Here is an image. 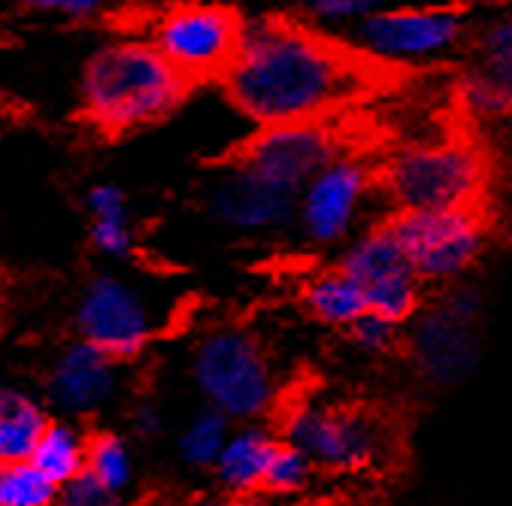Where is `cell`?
<instances>
[{
    "instance_id": "6da1fadb",
    "label": "cell",
    "mask_w": 512,
    "mask_h": 506,
    "mask_svg": "<svg viewBox=\"0 0 512 506\" xmlns=\"http://www.w3.org/2000/svg\"><path fill=\"white\" fill-rule=\"evenodd\" d=\"M428 67L364 52L343 34L273 13L246 22L243 43L222 76L231 107L255 128L319 122L367 110L422 82Z\"/></svg>"
},
{
    "instance_id": "7a4b0ae2",
    "label": "cell",
    "mask_w": 512,
    "mask_h": 506,
    "mask_svg": "<svg viewBox=\"0 0 512 506\" xmlns=\"http://www.w3.org/2000/svg\"><path fill=\"white\" fill-rule=\"evenodd\" d=\"M185 94L188 82L143 34L97 43L76 79L79 116L104 137H125L170 119Z\"/></svg>"
},
{
    "instance_id": "3957f363",
    "label": "cell",
    "mask_w": 512,
    "mask_h": 506,
    "mask_svg": "<svg viewBox=\"0 0 512 506\" xmlns=\"http://www.w3.org/2000/svg\"><path fill=\"white\" fill-rule=\"evenodd\" d=\"M491 182L494 152L464 119L437 137L394 143L376 158V191L394 213L488 207Z\"/></svg>"
},
{
    "instance_id": "277c9868",
    "label": "cell",
    "mask_w": 512,
    "mask_h": 506,
    "mask_svg": "<svg viewBox=\"0 0 512 506\" xmlns=\"http://www.w3.org/2000/svg\"><path fill=\"white\" fill-rule=\"evenodd\" d=\"M376 146L379 128L364 110H358L337 119L255 128L231 164L297 197L300 188L331 161L349 152H376Z\"/></svg>"
},
{
    "instance_id": "5b68a950",
    "label": "cell",
    "mask_w": 512,
    "mask_h": 506,
    "mask_svg": "<svg viewBox=\"0 0 512 506\" xmlns=\"http://www.w3.org/2000/svg\"><path fill=\"white\" fill-rule=\"evenodd\" d=\"M285 443L297 446L316 467L361 473L391 461L397 437L391 422L367 407L331 400H300L282 422Z\"/></svg>"
},
{
    "instance_id": "8992f818",
    "label": "cell",
    "mask_w": 512,
    "mask_h": 506,
    "mask_svg": "<svg viewBox=\"0 0 512 506\" xmlns=\"http://www.w3.org/2000/svg\"><path fill=\"white\" fill-rule=\"evenodd\" d=\"M246 22L234 7L216 0H176L161 7L143 37L188 82H222L246 34Z\"/></svg>"
},
{
    "instance_id": "52a82bcc",
    "label": "cell",
    "mask_w": 512,
    "mask_h": 506,
    "mask_svg": "<svg viewBox=\"0 0 512 506\" xmlns=\"http://www.w3.org/2000/svg\"><path fill=\"white\" fill-rule=\"evenodd\" d=\"M194 382L207 407L228 419L252 422L276 400V373L255 334L246 328H216L203 337L191 361Z\"/></svg>"
},
{
    "instance_id": "ba28073f",
    "label": "cell",
    "mask_w": 512,
    "mask_h": 506,
    "mask_svg": "<svg viewBox=\"0 0 512 506\" xmlns=\"http://www.w3.org/2000/svg\"><path fill=\"white\" fill-rule=\"evenodd\" d=\"M385 225L394 234L409 267L428 285H452L467 276L479 264L491 240L488 207L413 213L391 210Z\"/></svg>"
},
{
    "instance_id": "9c48e42d",
    "label": "cell",
    "mask_w": 512,
    "mask_h": 506,
    "mask_svg": "<svg viewBox=\"0 0 512 506\" xmlns=\"http://www.w3.org/2000/svg\"><path fill=\"white\" fill-rule=\"evenodd\" d=\"M479 0H431V4H394L352 22L343 37L370 55L419 64L473 34V10Z\"/></svg>"
},
{
    "instance_id": "30bf717a",
    "label": "cell",
    "mask_w": 512,
    "mask_h": 506,
    "mask_svg": "<svg viewBox=\"0 0 512 506\" xmlns=\"http://www.w3.org/2000/svg\"><path fill=\"white\" fill-rule=\"evenodd\" d=\"M73 322L79 340L116 361L143 355L158 331V313L146 291L119 273H97L85 282Z\"/></svg>"
},
{
    "instance_id": "8fae6325",
    "label": "cell",
    "mask_w": 512,
    "mask_h": 506,
    "mask_svg": "<svg viewBox=\"0 0 512 506\" xmlns=\"http://www.w3.org/2000/svg\"><path fill=\"white\" fill-rule=\"evenodd\" d=\"M376 191V152H349L322 167L297 194L294 219L306 240L331 246L349 237Z\"/></svg>"
},
{
    "instance_id": "7c38bea8",
    "label": "cell",
    "mask_w": 512,
    "mask_h": 506,
    "mask_svg": "<svg viewBox=\"0 0 512 506\" xmlns=\"http://www.w3.org/2000/svg\"><path fill=\"white\" fill-rule=\"evenodd\" d=\"M479 313L482 297L473 285H455L431 310H422L413 319L409 349L416 367L431 382H458L476 364L479 352Z\"/></svg>"
},
{
    "instance_id": "4fadbf2b",
    "label": "cell",
    "mask_w": 512,
    "mask_h": 506,
    "mask_svg": "<svg viewBox=\"0 0 512 506\" xmlns=\"http://www.w3.org/2000/svg\"><path fill=\"white\" fill-rule=\"evenodd\" d=\"M364 291L367 313H376L394 325H409L422 313V279L409 267L385 219L352 240L337 264Z\"/></svg>"
},
{
    "instance_id": "5bb4252c",
    "label": "cell",
    "mask_w": 512,
    "mask_h": 506,
    "mask_svg": "<svg viewBox=\"0 0 512 506\" xmlns=\"http://www.w3.org/2000/svg\"><path fill=\"white\" fill-rule=\"evenodd\" d=\"M297 197L285 194L255 173L231 164L203 197L207 216L237 234H267L279 231L294 219Z\"/></svg>"
},
{
    "instance_id": "9a60e30c",
    "label": "cell",
    "mask_w": 512,
    "mask_h": 506,
    "mask_svg": "<svg viewBox=\"0 0 512 506\" xmlns=\"http://www.w3.org/2000/svg\"><path fill=\"white\" fill-rule=\"evenodd\" d=\"M116 391L119 361L85 340L64 346L49 367V400L67 416H88L107 407Z\"/></svg>"
},
{
    "instance_id": "2e32d148",
    "label": "cell",
    "mask_w": 512,
    "mask_h": 506,
    "mask_svg": "<svg viewBox=\"0 0 512 506\" xmlns=\"http://www.w3.org/2000/svg\"><path fill=\"white\" fill-rule=\"evenodd\" d=\"M452 116L464 122H497L512 119V58L509 55H479L455 67L449 82Z\"/></svg>"
},
{
    "instance_id": "e0dca14e",
    "label": "cell",
    "mask_w": 512,
    "mask_h": 506,
    "mask_svg": "<svg viewBox=\"0 0 512 506\" xmlns=\"http://www.w3.org/2000/svg\"><path fill=\"white\" fill-rule=\"evenodd\" d=\"M279 440H273L258 425H243L231 431L213 470L228 494H255L264 488V476Z\"/></svg>"
},
{
    "instance_id": "ac0fdd59",
    "label": "cell",
    "mask_w": 512,
    "mask_h": 506,
    "mask_svg": "<svg viewBox=\"0 0 512 506\" xmlns=\"http://www.w3.org/2000/svg\"><path fill=\"white\" fill-rule=\"evenodd\" d=\"M88 240L107 258H128L137 246L128 197L116 182H97L85 194Z\"/></svg>"
},
{
    "instance_id": "d6986e66",
    "label": "cell",
    "mask_w": 512,
    "mask_h": 506,
    "mask_svg": "<svg viewBox=\"0 0 512 506\" xmlns=\"http://www.w3.org/2000/svg\"><path fill=\"white\" fill-rule=\"evenodd\" d=\"M300 300L306 313L316 322L331 328H349L367 313V300L361 285L340 267H328L313 273L300 288Z\"/></svg>"
},
{
    "instance_id": "ffe728a7",
    "label": "cell",
    "mask_w": 512,
    "mask_h": 506,
    "mask_svg": "<svg viewBox=\"0 0 512 506\" xmlns=\"http://www.w3.org/2000/svg\"><path fill=\"white\" fill-rule=\"evenodd\" d=\"M49 416L43 403L31 394H10L7 407L0 410V467L31 461Z\"/></svg>"
},
{
    "instance_id": "44dd1931",
    "label": "cell",
    "mask_w": 512,
    "mask_h": 506,
    "mask_svg": "<svg viewBox=\"0 0 512 506\" xmlns=\"http://www.w3.org/2000/svg\"><path fill=\"white\" fill-rule=\"evenodd\" d=\"M85 452H88V440L76 425L49 422L31 455V464L40 473H46L58 488H64L85 473Z\"/></svg>"
},
{
    "instance_id": "7402d4cb",
    "label": "cell",
    "mask_w": 512,
    "mask_h": 506,
    "mask_svg": "<svg viewBox=\"0 0 512 506\" xmlns=\"http://www.w3.org/2000/svg\"><path fill=\"white\" fill-rule=\"evenodd\" d=\"M85 476L113 494H125L134 482V455L119 434H97L88 440Z\"/></svg>"
},
{
    "instance_id": "603a6c76",
    "label": "cell",
    "mask_w": 512,
    "mask_h": 506,
    "mask_svg": "<svg viewBox=\"0 0 512 506\" xmlns=\"http://www.w3.org/2000/svg\"><path fill=\"white\" fill-rule=\"evenodd\" d=\"M231 437V419L222 416L219 410L207 407L200 410L179 434V458L188 467H213L216 458L222 455L225 443Z\"/></svg>"
},
{
    "instance_id": "cb8c5ba5",
    "label": "cell",
    "mask_w": 512,
    "mask_h": 506,
    "mask_svg": "<svg viewBox=\"0 0 512 506\" xmlns=\"http://www.w3.org/2000/svg\"><path fill=\"white\" fill-rule=\"evenodd\" d=\"M61 488L31 461L0 467V506H58Z\"/></svg>"
},
{
    "instance_id": "d4e9b609",
    "label": "cell",
    "mask_w": 512,
    "mask_h": 506,
    "mask_svg": "<svg viewBox=\"0 0 512 506\" xmlns=\"http://www.w3.org/2000/svg\"><path fill=\"white\" fill-rule=\"evenodd\" d=\"M313 473H316V464L306 458L297 446L291 443H279L273 458H270V467H267V476H264V488L267 494H276V497H294L300 491L310 488L313 482Z\"/></svg>"
},
{
    "instance_id": "484cf974",
    "label": "cell",
    "mask_w": 512,
    "mask_h": 506,
    "mask_svg": "<svg viewBox=\"0 0 512 506\" xmlns=\"http://www.w3.org/2000/svg\"><path fill=\"white\" fill-rule=\"evenodd\" d=\"M388 7V0H291V13L319 28L352 25L376 10Z\"/></svg>"
},
{
    "instance_id": "4316f807",
    "label": "cell",
    "mask_w": 512,
    "mask_h": 506,
    "mask_svg": "<svg viewBox=\"0 0 512 506\" xmlns=\"http://www.w3.org/2000/svg\"><path fill=\"white\" fill-rule=\"evenodd\" d=\"M116 0H22V7L43 19H61V22H94L113 10Z\"/></svg>"
},
{
    "instance_id": "83f0119b",
    "label": "cell",
    "mask_w": 512,
    "mask_h": 506,
    "mask_svg": "<svg viewBox=\"0 0 512 506\" xmlns=\"http://www.w3.org/2000/svg\"><path fill=\"white\" fill-rule=\"evenodd\" d=\"M346 331H349V340L367 355H388L400 343V325H394L376 313H364Z\"/></svg>"
},
{
    "instance_id": "f1b7e54d",
    "label": "cell",
    "mask_w": 512,
    "mask_h": 506,
    "mask_svg": "<svg viewBox=\"0 0 512 506\" xmlns=\"http://www.w3.org/2000/svg\"><path fill=\"white\" fill-rule=\"evenodd\" d=\"M58 506H125V500H122V494L100 488L94 479H88L82 473L79 479H73L70 485L61 488Z\"/></svg>"
},
{
    "instance_id": "f546056e",
    "label": "cell",
    "mask_w": 512,
    "mask_h": 506,
    "mask_svg": "<svg viewBox=\"0 0 512 506\" xmlns=\"http://www.w3.org/2000/svg\"><path fill=\"white\" fill-rule=\"evenodd\" d=\"M470 49L479 55H509L512 58V13L476 28L470 34Z\"/></svg>"
},
{
    "instance_id": "4dcf8cb0",
    "label": "cell",
    "mask_w": 512,
    "mask_h": 506,
    "mask_svg": "<svg viewBox=\"0 0 512 506\" xmlns=\"http://www.w3.org/2000/svg\"><path fill=\"white\" fill-rule=\"evenodd\" d=\"M131 425H134V434L137 437H146V440H155L161 431H164V416L155 403H140L131 416Z\"/></svg>"
},
{
    "instance_id": "1f68e13d",
    "label": "cell",
    "mask_w": 512,
    "mask_h": 506,
    "mask_svg": "<svg viewBox=\"0 0 512 506\" xmlns=\"http://www.w3.org/2000/svg\"><path fill=\"white\" fill-rule=\"evenodd\" d=\"M203 506H267V503H261L255 494H222L216 500H207Z\"/></svg>"
},
{
    "instance_id": "d6a6232c",
    "label": "cell",
    "mask_w": 512,
    "mask_h": 506,
    "mask_svg": "<svg viewBox=\"0 0 512 506\" xmlns=\"http://www.w3.org/2000/svg\"><path fill=\"white\" fill-rule=\"evenodd\" d=\"M485 7H497V10H512V0H479Z\"/></svg>"
},
{
    "instance_id": "836d02e7",
    "label": "cell",
    "mask_w": 512,
    "mask_h": 506,
    "mask_svg": "<svg viewBox=\"0 0 512 506\" xmlns=\"http://www.w3.org/2000/svg\"><path fill=\"white\" fill-rule=\"evenodd\" d=\"M7 397H10V391H7L4 385H0V410H4V407H7Z\"/></svg>"
}]
</instances>
